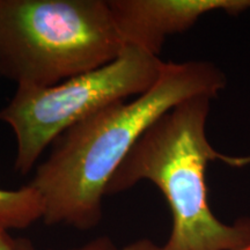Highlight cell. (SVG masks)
Masks as SVG:
<instances>
[{"label":"cell","instance_id":"cell-7","mask_svg":"<svg viewBox=\"0 0 250 250\" xmlns=\"http://www.w3.org/2000/svg\"><path fill=\"white\" fill-rule=\"evenodd\" d=\"M17 249L18 250H37L33 246L29 240L27 239H17ZM70 250H118L115 243L109 236H99L86 245L78 247V248Z\"/></svg>","mask_w":250,"mask_h":250},{"label":"cell","instance_id":"cell-4","mask_svg":"<svg viewBox=\"0 0 250 250\" xmlns=\"http://www.w3.org/2000/svg\"><path fill=\"white\" fill-rule=\"evenodd\" d=\"M164 62L126 46L120 57L96 70L51 87H17L0 110V121L17 142L14 168L26 175L49 145L72 125L101 109L144 94L158 80Z\"/></svg>","mask_w":250,"mask_h":250},{"label":"cell","instance_id":"cell-2","mask_svg":"<svg viewBox=\"0 0 250 250\" xmlns=\"http://www.w3.org/2000/svg\"><path fill=\"white\" fill-rule=\"evenodd\" d=\"M211 98L181 102L156 120L131 148L109 181L105 195L124 192L142 181L160 189L173 215L161 250H245L250 218L220 221L208 202L206 166L221 155L206 134Z\"/></svg>","mask_w":250,"mask_h":250},{"label":"cell","instance_id":"cell-5","mask_svg":"<svg viewBox=\"0 0 250 250\" xmlns=\"http://www.w3.org/2000/svg\"><path fill=\"white\" fill-rule=\"evenodd\" d=\"M125 46L159 57L166 40L190 29L203 15L250 11V0H109Z\"/></svg>","mask_w":250,"mask_h":250},{"label":"cell","instance_id":"cell-9","mask_svg":"<svg viewBox=\"0 0 250 250\" xmlns=\"http://www.w3.org/2000/svg\"><path fill=\"white\" fill-rule=\"evenodd\" d=\"M0 250H18L17 239H13L8 233L0 234Z\"/></svg>","mask_w":250,"mask_h":250},{"label":"cell","instance_id":"cell-1","mask_svg":"<svg viewBox=\"0 0 250 250\" xmlns=\"http://www.w3.org/2000/svg\"><path fill=\"white\" fill-rule=\"evenodd\" d=\"M226 83L223 70L211 62H164L147 92L72 125L52 143L29 182L42 196L44 224L95 228L102 220L109 181L143 133L181 102L196 96L213 99Z\"/></svg>","mask_w":250,"mask_h":250},{"label":"cell","instance_id":"cell-3","mask_svg":"<svg viewBox=\"0 0 250 250\" xmlns=\"http://www.w3.org/2000/svg\"><path fill=\"white\" fill-rule=\"evenodd\" d=\"M125 48L105 0H0V77L18 87L55 86Z\"/></svg>","mask_w":250,"mask_h":250},{"label":"cell","instance_id":"cell-8","mask_svg":"<svg viewBox=\"0 0 250 250\" xmlns=\"http://www.w3.org/2000/svg\"><path fill=\"white\" fill-rule=\"evenodd\" d=\"M118 250H161V249H160V246L155 245V243L151 241V240L140 239ZM245 250H250V247H248V248Z\"/></svg>","mask_w":250,"mask_h":250},{"label":"cell","instance_id":"cell-10","mask_svg":"<svg viewBox=\"0 0 250 250\" xmlns=\"http://www.w3.org/2000/svg\"><path fill=\"white\" fill-rule=\"evenodd\" d=\"M0 78H1V77H0Z\"/></svg>","mask_w":250,"mask_h":250},{"label":"cell","instance_id":"cell-6","mask_svg":"<svg viewBox=\"0 0 250 250\" xmlns=\"http://www.w3.org/2000/svg\"><path fill=\"white\" fill-rule=\"evenodd\" d=\"M44 205L42 196L29 184L20 189L0 188V234L13 229H27L43 219Z\"/></svg>","mask_w":250,"mask_h":250}]
</instances>
